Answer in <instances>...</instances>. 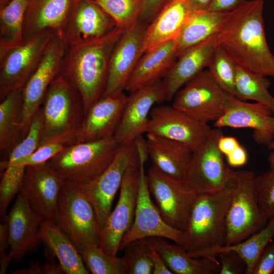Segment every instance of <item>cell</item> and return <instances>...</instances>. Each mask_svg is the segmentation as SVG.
<instances>
[{
  "instance_id": "cell-14",
  "label": "cell",
  "mask_w": 274,
  "mask_h": 274,
  "mask_svg": "<svg viewBox=\"0 0 274 274\" xmlns=\"http://www.w3.org/2000/svg\"><path fill=\"white\" fill-rule=\"evenodd\" d=\"M139 163L133 165L126 171L117 205L100 230L98 246L110 255L117 256L122 239L133 222L139 185Z\"/></svg>"
},
{
  "instance_id": "cell-47",
  "label": "cell",
  "mask_w": 274,
  "mask_h": 274,
  "mask_svg": "<svg viewBox=\"0 0 274 274\" xmlns=\"http://www.w3.org/2000/svg\"><path fill=\"white\" fill-rule=\"evenodd\" d=\"M7 249H9L7 240V225L5 221L0 225V273H6L8 267L13 260V256L9 253H6Z\"/></svg>"
},
{
  "instance_id": "cell-43",
  "label": "cell",
  "mask_w": 274,
  "mask_h": 274,
  "mask_svg": "<svg viewBox=\"0 0 274 274\" xmlns=\"http://www.w3.org/2000/svg\"><path fill=\"white\" fill-rule=\"evenodd\" d=\"M208 257H217L220 263L219 274H246L247 265L236 252L228 249H218Z\"/></svg>"
},
{
  "instance_id": "cell-21",
  "label": "cell",
  "mask_w": 274,
  "mask_h": 274,
  "mask_svg": "<svg viewBox=\"0 0 274 274\" xmlns=\"http://www.w3.org/2000/svg\"><path fill=\"white\" fill-rule=\"evenodd\" d=\"M166 101L162 80L131 92L114 135L122 145L147 133L150 114L155 104Z\"/></svg>"
},
{
  "instance_id": "cell-40",
  "label": "cell",
  "mask_w": 274,
  "mask_h": 274,
  "mask_svg": "<svg viewBox=\"0 0 274 274\" xmlns=\"http://www.w3.org/2000/svg\"><path fill=\"white\" fill-rule=\"evenodd\" d=\"M26 167L23 165H11L5 168L0 185V214L3 222L7 216V210L10 202L20 192Z\"/></svg>"
},
{
  "instance_id": "cell-20",
  "label": "cell",
  "mask_w": 274,
  "mask_h": 274,
  "mask_svg": "<svg viewBox=\"0 0 274 274\" xmlns=\"http://www.w3.org/2000/svg\"><path fill=\"white\" fill-rule=\"evenodd\" d=\"M63 182L47 163L26 166L20 193L44 220L57 224L58 198Z\"/></svg>"
},
{
  "instance_id": "cell-54",
  "label": "cell",
  "mask_w": 274,
  "mask_h": 274,
  "mask_svg": "<svg viewBox=\"0 0 274 274\" xmlns=\"http://www.w3.org/2000/svg\"><path fill=\"white\" fill-rule=\"evenodd\" d=\"M11 0H0V8L8 5Z\"/></svg>"
},
{
  "instance_id": "cell-4",
  "label": "cell",
  "mask_w": 274,
  "mask_h": 274,
  "mask_svg": "<svg viewBox=\"0 0 274 274\" xmlns=\"http://www.w3.org/2000/svg\"><path fill=\"white\" fill-rule=\"evenodd\" d=\"M41 109L42 127L39 147L52 143L73 144L86 112L80 95L62 75L49 85Z\"/></svg>"
},
{
  "instance_id": "cell-9",
  "label": "cell",
  "mask_w": 274,
  "mask_h": 274,
  "mask_svg": "<svg viewBox=\"0 0 274 274\" xmlns=\"http://www.w3.org/2000/svg\"><path fill=\"white\" fill-rule=\"evenodd\" d=\"M57 224L80 253L86 244L98 245L100 227L95 212L80 188L63 183L58 198Z\"/></svg>"
},
{
  "instance_id": "cell-23",
  "label": "cell",
  "mask_w": 274,
  "mask_h": 274,
  "mask_svg": "<svg viewBox=\"0 0 274 274\" xmlns=\"http://www.w3.org/2000/svg\"><path fill=\"white\" fill-rule=\"evenodd\" d=\"M123 92L101 97L86 113L73 144L114 136L127 100Z\"/></svg>"
},
{
  "instance_id": "cell-26",
  "label": "cell",
  "mask_w": 274,
  "mask_h": 274,
  "mask_svg": "<svg viewBox=\"0 0 274 274\" xmlns=\"http://www.w3.org/2000/svg\"><path fill=\"white\" fill-rule=\"evenodd\" d=\"M146 142L152 165L165 174L184 181L193 151L180 142L150 133H146Z\"/></svg>"
},
{
  "instance_id": "cell-33",
  "label": "cell",
  "mask_w": 274,
  "mask_h": 274,
  "mask_svg": "<svg viewBox=\"0 0 274 274\" xmlns=\"http://www.w3.org/2000/svg\"><path fill=\"white\" fill-rule=\"evenodd\" d=\"M29 0H11L0 8V51L23 40V28Z\"/></svg>"
},
{
  "instance_id": "cell-39",
  "label": "cell",
  "mask_w": 274,
  "mask_h": 274,
  "mask_svg": "<svg viewBox=\"0 0 274 274\" xmlns=\"http://www.w3.org/2000/svg\"><path fill=\"white\" fill-rule=\"evenodd\" d=\"M124 250L123 257L126 265L127 273H152L151 246L144 238L130 242L125 246Z\"/></svg>"
},
{
  "instance_id": "cell-11",
  "label": "cell",
  "mask_w": 274,
  "mask_h": 274,
  "mask_svg": "<svg viewBox=\"0 0 274 274\" xmlns=\"http://www.w3.org/2000/svg\"><path fill=\"white\" fill-rule=\"evenodd\" d=\"M66 49L60 36L54 32L40 62L22 89L21 131L23 138L33 116L42 106L49 85L60 73Z\"/></svg>"
},
{
  "instance_id": "cell-50",
  "label": "cell",
  "mask_w": 274,
  "mask_h": 274,
  "mask_svg": "<svg viewBox=\"0 0 274 274\" xmlns=\"http://www.w3.org/2000/svg\"><path fill=\"white\" fill-rule=\"evenodd\" d=\"M151 257L153 263L152 274L173 273L167 266L161 256L151 245Z\"/></svg>"
},
{
  "instance_id": "cell-19",
  "label": "cell",
  "mask_w": 274,
  "mask_h": 274,
  "mask_svg": "<svg viewBox=\"0 0 274 274\" xmlns=\"http://www.w3.org/2000/svg\"><path fill=\"white\" fill-rule=\"evenodd\" d=\"M117 26L114 20L92 0H73L59 34L66 47L101 37Z\"/></svg>"
},
{
  "instance_id": "cell-22",
  "label": "cell",
  "mask_w": 274,
  "mask_h": 274,
  "mask_svg": "<svg viewBox=\"0 0 274 274\" xmlns=\"http://www.w3.org/2000/svg\"><path fill=\"white\" fill-rule=\"evenodd\" d=\"M44 220L32 208L26 196L19 192L5 220L9 252L14 260L19 262L42 242L39 231Z\"/></svg>"
},
{
  "instance_id": "cell-53",
  "label": "cell",
  "mask_w": 274,
  "mask_h": 274,
  "mask_svg": "<svg viewBox=\"0 0 274 274\" xmlns=\"http://www.w3.org/2000/svg\"><path fill=\"white\" fill-rule=\"evenodd\" d=\"M270 150L273 151L269 154L268 157V161L271 169L274 168V140H273L268 146Z\"/></svg>"
},
{
  "instance_id": "cell-10",
  "label": "cell",
  "mask_w": 274,
  "mask_h": 274,
  "mask_svg": "<svg viewBox=\"0 0 274 274\" xmlns=\"http://www.w3.org/2000/svg\"><path fill=\"white\" fill-rule=\"evenodd\" d=\"M54 32L46 30L0 51V99L22 89L43 55Z\"/></svg>"
},
{
  "instance_id": "cell-25",
  "label": "cell",
  "mask_w": 274,
  "mask_h": 274,
  "mask_svg": "<svg viewBox=\"0 0 274 274\" xmlns=\"http://www.w3.org/2000/svg\"><path fill=\"white\" fill-rule=\"evenodd\" d=\"M177 58L176 39L161 43L145 52L135 66L125 90L131 93L162 80Z\"/></svg>"
},
{
  "instance_id": "cell-18",
  "label": "cell",
  "mask_w": 274,
  "mask_h": 274,
  "mask_svg": "<svg viewBox=\"0 0 274 274\" xmlns=\"http://www.w3.org/2000/svg\"><path fill=\"white\" fill-rule=\"evenodd\" d=\"M266 106L250 103L227 93L222 115L214 122L216 128H247L253 130L254 141L268 146L274 138V117Z\"/></svg>"
},
{
  "instance_id": "cell-15",
  "label": "cell",
  "mask_w": 274,
  "mask_h": 274,
  "mask_svg": "<svg viewBox=\"0 0 274 274\" xmlns=\"http://www.w3.org/2000/svg\"><path fill=\"white\" fill-rule=\"evenodd\" d=\"M138 163L135 140L122 144L109 167L96 180L82 189L94 209L100 230L111 212L115 195L120 188L126 171Z\"/></svg>"
},
{
  "instance_id": "cell-13",
  "label": "cell",
  "mask_w": 274,
  "mask_h": 274,
  "mask_svg": "<svg viewBox=\"0 0 274 274\" xmlns=\"http://www.w3.org/2000/svg\"><path fill=\"white\" fill-rule=\"evenodd\" d=\"M226 94L209 70H203L179 90L172 106L194 119L208 124L223 114Z\"/></svg>"
},
{
  "instance_id": "cell-34",
  "label": "cell",
  "mask_w": 274,
  "mask_h": 274,
  "mask_svg": "<svg viewBox=\"0 0 274 274\" xmlns=\"http://www.w3.org/2000/svg\"><path fill=\"white\" fill-rule=\"evenodd\" d=\"M270 81L266 77L258 75L236 66L234 94L242 100H252L267 107L274 114V97L268 89Z\"/></svg>"
},
{
  "instance_id": "cell-48",
  "label": "cell",
  "mask_w": 274,
  "mask_h": 274,
  "mask_svg": "<svg viewBox=\"0 0 274 274\" xmlns=\"http://www.w3.org/2000/svg\"><path fill=\"white\" fill-rule=\"evenodd\" d=\"M247 0H213L208 10L218 13H229L238 8Z\"/></svg>"
},
{
  "instance_id": "cell-49",
  "label": "cell",
  "mask_w": 274,
  "mask_h": 274,
  "mask_svg": "<svg viewBox=\"0 0 274 274\" xmlns=\"http://www.w3.org/2000/svg\"><path fill=\"white\" fill-rule=\"evenodd\" d=\"M226 157L228 165L235 167L244 165L248 160L247 153L241 145L232 150Z\"/></svg>"
},
{
  "instance_id": "cell-5",
  "label": "cell",
  "mask_w": 274,
  "mask_h": 274,
  "mask_svg": "<svg viewBox=\"0 0 274 274\" xmlns=\"http://www.w3.org/2000/svg\"><path fill=\"white\" fill-rule=\"evenodd\" d=\"M120 145L114 136L67 145L46 163L63 183L82 189L109 167Z\"/></svg>"
},
{
  "instance_id": "cell-2",
  "label": "cell",
  "mask_w": 274,
  "mask_h": 274,
  "mask_svg": "<svg viewBox=\"0 0 274 274\" xmlns=\"http://www.w3.org/2000/svg\"><path fill=\"white\" fill-rule=\"evenodd\" d=\"M124 31L116 26L101 37L66 47L60 74L77 90L86 113L104 94L111 55Z\"/></svg>"
},
{
  "instance_id": "cell-52",
  "label": "cell",
  "mask_w": 274,
  "mask_h": 274,
  "mask_svg": "<svg viewBox=\"0 0 274 274\" xmlns=\"http://www.w3.org/2000/svg\"><path fill=\"white\" fill-rule=\"evenodd\" d=\"M191 12L208 10L213 0H186Z\"/></svg>"
},
{
  "instance_id": "cell-46",
  "label": "cell",
  "mask_w": 274,
  "mask_h": 274,
  "mask_svg": "<svg viewBox=\"0 0 274 274\" xmlns=\"http://www.w3.org/2000/svg\"><path fill=\"white\" fill-rule=\"evenodd\" d=\"M172 0H144L139 20L150 23L161 10Z\"/></svg>"
},
{
  "instance_id": "cell-44",
  "label": "cell",
  "mask_w": 274,
  "mask_h": 274,
  "mask_svg": "<svg viewBox=\"0 0 274 274\" xmlns=\"http://www.w3.org/2000/svg\"><path fill=\"white\" fill-rule=\"evenodd\" d=\"M274 272V238L258 257L252 274H271Z\"/></svg>"
},
{
  "instance_id": "cell-45",
  "label": "cell",
  "mask_w": 274,
  "mask_h": 274,
  "mask_svg": "<svg viewBox=\"0 0 274 274\" xmlns=\"http://www.w3.org/2000/svg\"><path fill=\"white\" fill-rule=\"evenodd\" d=\"M14 274H60L65 273L60 264H58L53 259L45 264L36 262L31 263L27 268L13 270L11 271Z\"/></svg>"
},
{
  "instance_id": "cell-24",
  "label": "cell",
  "mask_w": 274,
  "mask_h": 274,
  "mask_svg": "<svg viewBox=\"0 0 274 274\" xmlns=\"http://www.w3.org/2000/svg\"><path fill=\"white\" fill-rule=\"evenodd\" d=\"M218 45L217 33L184 52L162 79L166 101L171 100L189 81L208 66Z\"/></svg>"
},
{
  "instance_id": "cell-36",
  "label": "cell",
  "mask_w": 274,
  "mask_h": 274,
  "mask_svg": "<svg viewBox=\"0 0 274 274\" xmlns=\"http://www.w3.org/2000/svg\"><path fill=\"white\" fill-rule=\"evenodd\" d=\"M80 253L86 268L92 274L127 273L123 257L109 255L96 244H86Z\"/></svg>"
},
{
  "instance_id": "cell-6",
  "label": "cell",
  "mask_w": 274,
  "mask_h": 274,
  "mask_svg": "<svg viewBox=\"0 0 274 274\" xmlns=\"http://www.w3.org/2000/svg\"><path fill=\"white\" fill-rule=\"evenodd\" d=\"M255 174L236 171L231 198L226 218L225 246L241 242L259 231L268 222L258 201Z\"/></svg>"
},
{
  "instance_id": "cell-41",
  "label": "cell",
  "mask_w": 274,
  "mask_h": 274,
  "mask_svg": "<svg viewBox=\"0 0 274 274\" xmlns=\"http://www.w3.org/2000/svg\"><path fill=\"white\" fill-rule=\"evenodd\" d=\"M255 184L260 211L268 220L274 217V168L256 176Z\"/></svg>"
},
{
  "instance_id": "cell-42",
  "label": "cell",
  "mask_w": 274,
  "mask_h": 274,
  "mask_svg": "<svg viewBox=\"0 0 274 274\" xmlns=\"http://www.w3.org/2000/svg\"><path fill=\"white\" fill-rule=\"evenodd\" d=\"M65 145L56 143H48L40 146L30 154L19 158L12 162L1 163V168H6L8 165H23L25 166L35 165L46 163L60 151Z\"/></svg>"
},
{
  "instance_id": "cell-37",
  "label": "cell",
  "mask_w": 274,
  "mask_h": 274,
  "mask_svg": "<svg viewBox=\"0 0 274 274\" xmlns=\"http://www.w3.org/2000/svg\"><path fill=\"white\" fill-rule=\"evenodd\" d=\"M115 21L117 27L125 30L139 18L144 0H92Z\"/></svg>"
},
{
  "instance_id": "cell-16",
  "label": "cell",
  "mask_w": 274,
  "mask_h": 274,
  "mask_svg": "<svg viewBox=\"0 0 274 274\" xmlns=\"http://www.w3.org/2000/svg\"><path fill=\"white\" fill-rule=\"evenodd\" d=\"M148 25L138 20L124 30L116 43L111 55L106 86L102 97L125 90L135 66L145 53Z\"/></svg>"
},
{
  "instance_id": "cell-12",
  "label": "cell",
  "mask_w": 274,
  "mask_h": 274,
  "mask_svg": "<svg viewBox=\"0 0 274 274\" xmlns=\"http://www.w3.org/2000/svg\"><path fill=\"white\" fill-rule=\"evenodd\" d=\"M151 194L164 220L181 231L198 195L184 182L165 174L152 165L147 174Z\"/></svg>"
},
{
  "instance_id": "cell-1",
  "label": "cell",
  "mask_w": 274,
  "mask_h": 274,
  "mask_svg": "<svg viewBox=\"0 0 274 274\" xmlns=\"http://www.w3.org/2000/svg\"><path fill=\"white\" fill-rule=\"evenodd\" d=\"M263 0L247 1L229 12L217 33L218 44L236 65L274 77V56L266 40Z\"/></svg>"
},
{
  "instance_id": "cell-8",
  "label": "cell",
  "mask_w": 274,
  "mask_h": 274,
  "mask_svg": "<svg viewBox=\"0 0 274 274\" xmlns=\"http://www.w3.org/2000/svg\"><path fill=\"white\" fill-rule=\"evenodd\" d=\"M223 135L221 128H213L204 144L193 152L184 182L197 194L215 192L234 185L236 171L226 163L218 146Z\"/></svg>"
},
{
  "instance_id": "cell-28",
  "label": "cell",
  "mask_w": 274,
  "mask_h": 274,
  "mask_svg": "<svg viewBox=\"0 0 274 274\" xmlns=\"http://www.w3.org/2000/svg\"><path fill=\"white\" fill-rule=\"evenodd\" d=\"M161 256L168 268L176 274H216L220 271L217 257L194 258L181 245L170 244L166 238H144Z\"/></svg>"
},
{
  "instance_id": "cell-29",
  "label": "cell",
  "mask_w": 274,
  "mask_h": 274,
  "mask_svg": "<svg viewBox=\"0 0 274 274\" xmlns=\"http://www.w3.org/2000/svg\"><path fill=\"white\" fill-rule=\"evenodd\" d=\"M39 233L46 246L47 257L57 258L65 273H89L78 250L58 224L44 220Z\"/></svg>"
},
{
  "instance_id": "cell-32",
  "label": "cell",
  "mask_w": 274,
  "mask_h": 274,
  "mask_svg": "<svg viewBox=\"0 0 274 274\" xmlns=\"http://www.w3.org/2000/svg\"><path fill=\"white\" fill-rule=\"evenodd\" d=\"M22 90L8 93L0 103V151L8 156L24 138L21 131L22 114Z\"/></svg>"
},
{
  "instance_id": "cell-30",
  "label": "cell",
  "mask_w": 274,
  "mask_h": 274,
  "mask_svg": "<svg viewBox=\"0 0 274 274\" xmlns=\"http://www.w3.org/2000/svg\"><path fill=\"white\" fill-rule=\"evenodd\" d=\"M191 12L186 0H172L167 4L148 25L145 52L177 39Z\"/></svg>"
},
{
  "instance_id": "cell-51",
  "label": "cell",
  "mask_w": 274,
  "mask_h": 274,
  "mask_svg": "<svg viewBox=\"0 0 274 274\" xmlns=\"http://www.w3.org/2000/svg\"><path fill=\"white\" fill-rule=\"evenodd\" d=\"M240 145L235 138L224 135L220 137L218 143L219 150L225 156Z\"/></svg>"
},
{
  "instance_id": "cell-7",
  "label": "cell",
  "mask_w": 274,
  "mask_h": 274,
  "mask_svg": "<svg viewBox=\"0 0 274 274\" xmlns=\"http://www.w3.org/2000/svg\"><path fill=\"white\" fill-rule=\"evenodd\" d=\"M135 144L140 164L138 194L133 222L122 239L120 250L132 241L154 236L164 237L180 244L182 231L164 220L151 197L145 172V164L149 158L146 139L140 136L135 139Z\"/></svg>"
},
{
  "instance_id": "cell-38",
  "label": "cell",
  "mask_w": 274,
  "mask_h": 274,
  "mask_svg": "<svg viewBox=\"0 0 274 274\" xmlns=\"http://www.w3.org/2000/svg\"><path fill=\"white\" fill-rule=\"evenodd\" d=\"M236 64L219 44L208 65L209 72L220 87L226 92L234 94Z\"/></svg>"
},
{
  "instance_id": "cell-27",
  "label": "cell",
  "mask_w": 274,
  "mask_h": 274,
  "mask_svg": "<svg viewBox=\"0 0 274 274\" xmlns=\"http://www.w3.org/2000/svg\"><path fill=\"white\" fill-rule=\"evenodd\" d=\"M73 0H29L23 28V40L46 30L60 32Z\"/></svg>"
},
{
  "instance_id": "cell-35",
  "label": "cell",
  "mask_w": 274,
  "mask_h": 274,
  "mask_svg": "<svg viewBox=\"0 0 274 274\" xmlns=\"http://www.w3.org/2000/svg\"><path fill=\"white\" fill-rule=\"evenodd\" d=\"M274 238V217L259 231L246 239L236 244L223 246L212 250L200 253L196 258L207 257L210 254L218 249H228L237 253L245 260L247 265L246 274H252L256 261L261 253Z\"/></svg>"
},
{
  "instance_id": "cell-3",
  "label": "cell",
  "mask_w": 274,
  "mask_h": 274,
  "mask_svg": "<svg viewBox=\"0 0 274 274\" xmlns=\"http://www.w3.org/2000/svg\"><path fill=\"white\" fill-rule=\"evenodd\" d=\"M233 185L215 192L198 194L179 244L192 257L225 245L226 218Z\"/></svg>"
},
{
  "instance_id": "cell-17",
  "label": "cell",
  "mask_w": 274,
  "mask_h": 274,
  "mask_svg": "<svg viewBox=\"0 0 274 274\" xmlns=\"http://www.w3.org/2000/svg\"><path fill=\"white\" fill-rule=\"evenodd\" d=\"M212 129L173 106L159 105L151 111L147 133L180 142L194 152L207 141Z\"/></svg>"
},
{
  "instance_id": "cell-31",
  "label": "cell",
  "mask_w": 274,
  "mask_h": 274,
  "mask_svg": "<svg viewBox=\"0 0 274 274\" xmlns=\"http://www.w3.org/2000/svg\"><path fill=\"white\" fill-rule=\"evenodd\" d=\"M228 14L208 10L191 12L176 39L178 58L190 48L217 33Z\"/></svg>"
}]
</instances>
